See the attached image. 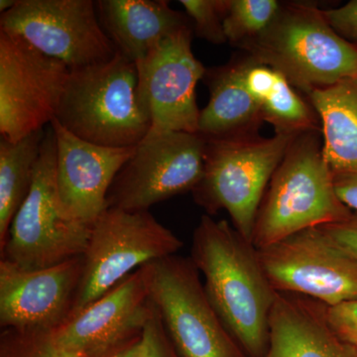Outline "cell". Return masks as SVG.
Listing matches in <instances>:
<instances>
[{"mask_svg": "<svg viewBox=\"0 0 357 357\" xmlns=\"http://www.w3.org/2000/svg\"><path fill=\"white\" fill-rule=\"evenodd\" d=\"M17 3V0H1L0 1V13H6L13 9Z\"/></svg>", "mask_w": 357, "mask_h": 357, "instance_id": "cell-33", "label": "cell"}, {"mask_svg": "<svg viewBox=\"0 0 357 357\" xmlns=\"http://www.w3.org/2000/svg\"><path fill=\"white\" fill-rule=\"evenodd\" d=\"M335 174L318 131L297 136L270 181L252 234L261 249L314 227L349 220L354 213L338 198Z\"/></svg>", "mask_w": 357, "mask_h": 357, "instance_id": "cell-2", "label": "cell"}, {"mask_svg": "<svg viewBox=\"0 0 357 357\" xmlns=\"http://www.w3.org/2000/svg\"><path fill=\"white\" fill-rule=\"evenodd\" d=\"M191 258L223 325L248 357H263L277 293L257 249L227 220L204 215L192 234Z\"/></svg>", "mask_w": 357, "mask_h": 357, "instance_id": "cell-1", "label": "cell"}, {"mask_svg": "<svg viewBox=\"0 0 357 357\" xmlns=\"http://www.w3.org/2000/svg\"><path fill=\"white\" fill-rule=\"evenodd\" d=\"M145 335L149 344V356L148 357H182L176 351L175 347L171 342L158 310L154 304L153 312L145 328Z\"/></svg>", "mask_w": 357, "mask_h": 357, "instance_id": "cell-26", "label": "cell"}, {"mask_svg": "<svg viewBox=\"0 0 357 357\" xmlns=\"http://www.w3.org/2000/svg\"><path fill=\"white\" fill-rule=\"evenodd\" d=\"M1 340L3 357H84L58 345L54 333L6 328Z\"/></svg>", "mask_w": 357, "mask_h": 357, "instance_id": "cell-24", "label": "cell"}, {"mask_svg": "<svg viewBox=\"0 0 357 357\" xmlns=\"http://www.w3.org/2000/svg\"><path fill=\"white\" fill-rule=\"evenodd\" d=\"M328 323L337 333L357 330V300L326 307Z\"/></svg>", "mask_w": 357, "mask_h": 357, "instance_id": "cell-29", "label": "cell"}, {"mask_svg": "<svg viewBox=\"0 0 357 357\" xmlns=\"http://www.w3.org/2000/svg\"><path fill=\"white\" fill-rule=\"evenodd\" d=\"M70 69L0 31V134L17 142L55 119Z\"/></svg>", "mask_w": 357, "mask_h": 357, "instance_id": "cell-11", "label": "cell"}, {"mask_svg": "<svg viewBox=\"0 0 357 357\" xmlns=\"http://www.w3.org/2000/svg\"><path fill=\"white\" fill-rule=\"evenodd\" d=\"M192 40V27L183 28L136 63L137 102L151 122L146 137L199 133L196 89L206 69L195 57Z\"/></svg>", "mask_w": 357, "mask_h": 357, "instance_id": "cell-13", "label": "cell"}, {"mask_svg": "<svg viewBox=\"0 0 357 357\" xmlns=\"http://www.w3.org/2000/svg\"><path fill=\"white\" fill-rule=\"evenodd\" d=\"M96 6L103 31L135 64L168 37L192 27L187 14L166 0H100Z\"/></svg>", "mask_w": 357, "mask_h": 357, "instance_id": "cell-18", "label": "cell"}, {"mask_svg": "<svg viewBox=\"0 0 357 357\" xmlns=\"http://www.w3.org/2000/svg\"><path fill=\"white\" fill-rule=\"evenodd\" d=\"M185 13L191 20L192 32L211 44L227 43L223 18L227 0H180Z\"/></svg>", "mask_w": 357, "mask_h": 357, "instance_id": "cell-25", "label": "cell"}, {"mask_svg": "<svg viewBox=\"0 0 357 357\" xmlns=\"http://www.w3.org/2000/svg\"><path fill=\"white\" fill-rule=\"evenodd\" d=\"M150 299L182 357H248L211 306L192 258L174 255L143 265Z\"/></svg>", "mask_w": 357, "mask_h": 357, "instance_id": "cell-8", "label": "cell"}, {"mask_svg": "<svg viewBox=\"0 0 357 357\" xmlns=\"http://www.w3.org/2000/svg\"><path fill=\"white\" fill-rule=\"evenodd\" d=\"M149 356V344L146 335H143L137 342H133L132 344L128 345L122 351L116 352L110 357H148Z\"/></svg>", "mask_w": 357, "mask_h": 357, "instance_id": "cell-31", "label": "cell"}, {"mask_svg": "<svg viewBox=\"0 0 357 357\" xmlns=\"http://www.w3.org/2000/svg\"><path fill=\"white\" fill-rule=\"evenodd\" d=\"M206 142L199 133L145 138L110 185L107 208L149 211L161 202L192 192L203 177Z\"/></svg>", "mask_w": 357, "mask_h": 357, "instance_id": "cell-9", "label": "cell"}, {"mask_svg": "<svg viewBox=\"0 0 357 357\" xmlns=\"http://www.w3.org/2000/svg\"><path fill=\"white\" fill-rule=\"evenodd\" d=\"M183 245L149 211L107 208L91 225L83 255V274L69 319L143 265L176 255Z\"/></svg>", "mask_w": 357, "mask_h": 357, "instance_id": "cell-7", "label": "cell"}, {"mask_svg": "<svg viewBox=\"0 0 357 357\" xmlns=\"http://www.w3.org/2000/svg\"><path fill=\"white\" fill-rule=\"evenodd\" d=\"M244 64L243 59H234L227 65L206 69L203 79L210 100L201 110L199 122V133L206 139L250 135L261 126L259 105L244 86Z\"/></svg>", "mask_w": 357, "mask_h": 357, "instance_id": "cell-19", "label": "cell"}, {"mask_svg": "<svg viewBox=\"0 0 357 357\" xmlns=\"http://www.w3.org/2000/svg\"><path fill=\"white\" fill-rule=\"evenodd\" d=\"M57 141L46 129L29 194L16 213L0 259L25 270L50 268L82 256L91 225L70 217L59 198L56 181Z\"/></svg>", "mask_w": 357, "mask_h": 357, "instance_id": "cell-6", "label": "cell"}, {"mask_svg": "<svg viewBox=\"0 0 357 357\" xmlns=\"http://www.w3.org/2000/svg\"><path fill=\"white\" fill-rule=\"evenodd\" d=\"M277 0H227L223 29L227 42L241 47L262 34L280 11Z\"/></svg>", "mask_w": 357, "mask_h": 357, "instance_id": "cell-23", "label": "cell"}, {"mask_svg": "<svg viewBox=\"0 0 357 357\" xmlns=\"http://www.w3.org/2000/svg\"><path fill=\"white\" fill-rule=\"evenodd\" d=\"M263 357H357V351L330 325L326 305L298 294L278 292Z\"/></svg>", "mask_w": 357, "mask_h": 357, "instance_id": "cell-17", "label": "cell"}, {"mask_svg": "<svg viewBox=\"0 0 357 357\" xmlns=\"http://www.w3.org/2000/svg\"><path fill=\"white\" fill-rule=\"evenodd\" d=\"M263 121L273 126L275 134L299 136L301 134L319 131V116L311 105H307L279 73L271 91L259 102Z\"/></svg>", "mask_w": 357, "mask_h": 357, "instance_id": "cell-22", "label": "cell"}, {"mask_svg": "<svg viewBox=\"0 0 357 357\" xmlns=\"http://www.w3.org/2000/svg\"><path fill=\"white\" fill-rule=\"evenodd\" d=\"M307 98L321 122L324 153L333 172L357 173V76Z\"/></svg>", "mask_w": 357, "mask_h": 357, "instance_id": "cell-20", "label": "cell"}, {"mask_svg": "<svg viewBox=\"0 0 357 357\" xmlns=\"http://www.w3.org/2000/svg\"><path fill=\"white\" fill-rule=\"evenodd\" d=\"M152 312L141 266L58 328L54 338L84 357H110L143 337Z\"/></svg>", "mask_w": 357, "mask_h": 357, "instance_id": "cell-14", "label": "cell"}, {"mask_svg": "<svg viewBox=\"0 0 357 357\" xmlns=\"http://www.w3.org/2000/svg\"><path fill=\"white\" fill-rule=\"evenodd\" d=\"M46 129L13 142L0 139V250L16 213L29 194Z\"/></svg>", "mask_w": 357, "mask_h": 357, "instance_id": "cell-21", "label": "cell"}, {"mask_svg": "<svg viewBox=\"0 0 357 357\" xmlns=\"http://www.w3.org/2000/svg\"><path fill=\"white\" fill-rule=\"evenodd\" d=\"M0 31L20 37L70 70L105 62L117 52L93 0H17L1 14Z\"/></svg>", "mask_w": 357, "mask_h": 357, "instance_id": "cell-10", "label": "cell"}, {"mask_svg": "<svg viewBox=\"0 0 357 357\" xmlns=\"http://www.w3.org/2000/svg\"><path fill=\"white\" fill-rule=\"evenodd\" d=\"M257 251L276 292L298 294L326 307L357 300V262L319 227Z\"/></svg>", "mask_w": 357, "mask_h": 357, "instance_id": "cell-12", "label": "cell"}, {"mask_svg": "<svg viewBox=\"0 0 357 357\" xmlns=\"http://www.w3.org/2000/svg\"><path fill=\"white\" fill-rule=\"evenodd\" d=\"M56 181L59 198L70 217L93 225L107 210L110 185L136 147L109 148L73 135L55 119Z\"/></svg>", "mask_w": 357, "mask_h": 357, "instance_id": "cell-16", "label": "cell"}, {"mask_svg": "<svg viewBox=\"0 0 357 357\" xmlns=\"http://www.w3.org/2000/svg\"><path fill=\"white\" fill-rule=\"evenodd\" d=\"M137 83L135 63L119 52L105 62L70 70L54 119L93 144L138 146L151 122L137 102Z\"/></svg>", "mask_w": 357, "mask_h": 357, "instance_id": "cell-4", "label": "cell"}, {"mask_svg": "<svg viewBox=\"0 0 357 357\" xmlns=\"http://www.w3.org/2000/svg\"><path fill=\"white\" fill-rule=\"evenodd\" d=\"M340 337L349 342L357 351V330L347 331V332L337 333Z\"/></svg>", "mask_w": 357, "mask_h": 357, "instance_id": "cell-32", "label": "cell"}, {"mask_svg": "<svg viewBox=\"0 0 357 357\" xmlns=\"http://www.w3.org/2000/svg\"><path fill=\"white\" fill-rule=\"evenodd\" d=\"M83 267V255L38 270L0 259L1 328L55 333L70 318Z\"/></svg>", "mask_w": 357, "mask_h": 357, "instance_id": "cell-15", "label": "cell"}, {"mask_svg": "<svg viewBox=\"0 0 357 357\" xmlns=\"http://www.w3.org/2000/svg\"><path fill=\"white\" fill-rule=\"evenodd\" d=\"M296 137L256 133L206 139L203 177L192 192L195 202L211 217L227 211L232 227L252 243L263 197Z\"/></svg>", "mask_w": 357, "mask_h": 357, "instance_id": "cell-5", "label": "cell"}, {"mask_svg": "<svg viewBox=\"0 0 357 357\" xmlns=\"http://www.w3.org/2000/svg\"><path fill=\"white\" fill-rule=\"evenodd\" d=\"M319 229L357 262V213L344 222L324 225Z\"/></svg>", "mask_w": 357, "mask_h": 357, "instance_id": "cell-28", "label": "cell"}, {"mask_svg": "<svg viewBox=\"0 0 357 357\" xmlns=\"http://www.w3.org/2000/svg\"><path fill=\"white\" fill-rule=\"evenodd\" d=\"M326 20L345 40L357 47V0L344 6L324 10Z\"/></svg>", "mask_w": 357, "mask_h": 357, "instance_id": "cell-27", "label": "cell"}, {"mask_svg": "<svg viewBox=\"0 0 357 357\" xmlns=\"http://www.w3.org/2000/svg\"><path fill=\"white\" fill-rule=\"evenodd\" d=\"M241 48L307 96L357 76V47L333 29L324 10L307 2L282 4L272 24Z\"/></svg>", "mask_w": 357, "mask_h": 357, "instance_id": "cell-3", "label": "cell"}, {"mask_svg": "<svg viewBox=\"0 0 357 357\" xmlns=\"http://www.w3.org/2000/svg\"><path fill=\"white\" fill-rule=\"evenodd\" d=\"M335 184L340 201L357 213V173L338 174Z\"/></svg>", "mask_w": 357, "mask_h": 357, "instance_id": "cell-30", "label": "cell"}]
</instances>
